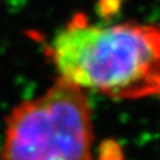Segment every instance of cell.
Listing matches in <instances>:
<instances>
[{"label":"cell","mask_w":160,"mask_h":160,"mask_svg":"<svg viewBox=\"0 0 160 160\" xmlns=\"http://www.w3.org/2000/svg\"><path fill=\"white\" fill-rule=\"evenodd\" d=\"M86 91L61 78L8 115L0 160H93Z\"/></svg>","instance_id":"cell-2"},{"label":"cell","mask_w":160,"mask_h":160,"mask_svg":"<svg viewBox=\"0 0 160 160\" xmlns=\"http://www.w3.org/2000/svg\"><path fill=\"white\" fill-rule=\"evenodd\" d=\"M57 78L113 100L160 96V25L72 17L46 44Z\"/></svg>","instance_id":"cell-1"}]
</instances>
